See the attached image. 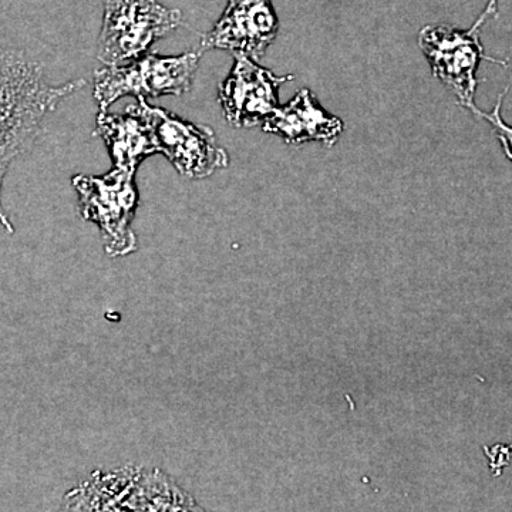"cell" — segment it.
Listing matches in <instances>:
<instances>
[{
    "label": "cell",
    "instance_id": "cell-1",
    "mask_svg": "<svg viewBox=\"0 0 512 512\" xmlns=\"http://www.w3.org/2000/svg\"><path fill=\"white\" fill-rule=\"evenodd\" d=\"M84 86V80L52 86L39 63L0 47V225L9 234L15 227L3 208L2 187L10 164L33 147L47 114Z\"/></svg>",
    "mask_w": 512,
    "mask_h": 512
},
{
    "label": "cell",
    "instance_id": "cell-2",
    "mask_svg": "<svg viewBox=\"0 0 512 512\" xmlns=\"http://www.w3.org/2000/svg\"><path fill=\"white\" fill-rule=\"evenodd\" d=\"M136 171V168L114 167L103 177L76 175L72 180L82 217L100 228L104 251L113 258L137 251L133 231L138 205Z\"/></svg>",
    "mask_w": 512,
    "mask_h": 512
},
{
    "label": "cell",
    "instance_id": "cell-3",
    "mask_svg": "<svg viewBox=\"0 0 512 512\" xmlns=\"http://www.w3.org/2000/svg\"><path fill=\"white\" fill-rule=\"evenodd\" d=\"M181 19L180 10L165 8L158 0H107L97 57L104 66L136 60L177 29Z\"/></svg>",
    "mask_w": 512,
    "mask_h": 512
},
{
    "label": "cell",
    "instance_id": "cell-4",
    "mask_svg": "<svg viewBox=\"0 0 512 512\" xmlns=\"http://www.w3.org/2000/svg\"><path fill=\"white\" fill-rule=\"evenodd\" d=\"M200 53L165 57L151 53L138 57L128 66H106L94 74V99L100 110L121 97H158L165 94L181 96L190 92L197 73Z\"/></svg>",
    "mask_w": 512,
    "mask_h": 512
},
{
    "label": "cell",
    "instance_id": "cell-5",
    "mask_svg": "<svg viewBox=\"0 0 512 512\" xmlns=\"http://www.w3.org/2000/svg\"><path fill=\"white\" fill-rule=\"evenodd\" d=\"M126 113L140 117L150 127L158 153H163L184 177L201 180L228 167L227 151L218 146L210 127L188 123L168 111L151 107L143 97L128 106Z\"/></svg>",
    "mask_w": 512,
    "mask_h": 512
},
{
    "label": "cell",
    "instance_id": "cell-6",
    "mask_svg": "<svg viewBox=\"0 0 512 512\" xmlns=\"http://www.w3.org/2000/svg\"><path fill=\"white\" fill-rule=\"evenodd\" d=\"M419 46L429 60L433 76L456 94L461 106L474 109L477 90V70L481 60L497 62L484 53L478 32L460 30L450 25L426 26L420 30Z\"/></svg>",
    "mask_w": 512,
    "mask_h": 512
},
{
    "label": "cell",
    "instance_id": "cell-7",
    "mask_svg": "<svg viewBox=\"0 0 512 512\" xmlns=\"http://www.w3.org/2000/svg\"><path fill=\"white\" fill-rule=\"evenodd\" d=\"M292 79L275 76L251 57L235 55L232 72L218 90L225 119L237 128L259 126L279 106V87Z\"/></svg>",
    "mask_w": 512,
    "mask_h": 512
},
{
    "label": "cell",
    "instance_id": "cell-8",
    "mask_svg": "<svg viewBox=\"0 0 512 512\" xmlns=\"http://www.w3.org/2000/svg\"><path fill=\"white\" fill-rule=\"evenodd\" d=\"M279 20L271 0H228L217 25L202 36L204 50H231L259 60L275 42Z\"/></svg>",
    "mask_w": 512,
    "mask_h": 512
},
{
    "label": "cell",
    "instance_id": "cell-9",
    "mask_svg": "<svg viewBox=\"0 0 512 512\" xmlns=\"http://www.w3.org/2000/svg\"><path fill=\"white\" fill-rule=\"evenodd\" d=\"M261 126L289 144L323 141L330 146L343 131L342 121L326 113L308 89H302L286 106L276 107Z\"/></svg>",
    "mask_w": 512,
    "mask_h": 512
},
{
    "label": "cell",
    "instance_id": "cell-10",
    "mask_svg": "<svg viewBox=\"0 0 512 512\" xmlns=\"http://www.w3.org/2000/svg\"><path fill=\"white\" fill-rule=\"evenodd\" d=\"M141 470L143 468L127 467L94 473L92 478L64 495L63 510L130 511Z\"/></svg>",
    "mask_w": 512,
    "mask_h": 512
},
{
    "label": "cell",
    "instance_id": "cell-11",
    "mask_svg": "<svg viewBox=\"0 0 512 512\" xmlns=\"http://www.w3.org/2000/svg\"><path fill=\"white\" fill-rule=\"evenodd\" d=\"M94 136H99L106 143L114 167L137 170L141 161L158 153L150 127L133 114L119 116L100 110Z\"/></svg>",
    "mask_w": 512,
    "mask_h": 512
},
{
    "label": "cell",
    "instance_id": "cell-12",
    "mask_svg": "<svg viewBox=\"0 0 512 512\" xmlns=\"http://www.w3.org/2000/svg\"><path fill=\"white\" fill-rule=\"evenodd\" d=\"M505 93H507V90L500 94L494 110L490 111V113L478 110L477 107H474L471 111H473L477 117L487 121V123H490L491 126L494 127L498 141H500L501 146H503L505 156H507L508 160L512 161V127L508 126V124L505 123L503 116H501V106H503Z\"/></svg>",
    "mask_w": 512,
    "mask_h": 512
},
{
    "label": "cell",
    "instance_id": "cell-13",
    "mask_svg": "<svg viewBox=\"0 0 512 512\" xmlns=\"http://www.w3.org/2000/svg\"><path fill=\"white\" fill-rule=\"evenodd\" d=\"M497 12L498 0H488L487 6H485L483 13L478 16V19L476 22H474V25L471 26V32H480L481 26H483L488 19L494 18V16L497 15Z\"/></svg>",
    "mask_w": 512,
    "mask_h": 512
}]
</instances>
